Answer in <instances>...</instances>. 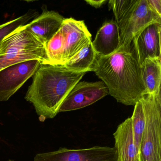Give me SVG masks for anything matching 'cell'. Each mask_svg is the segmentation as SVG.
<instances>
[{
	"mask_svg": "<svg viewBox=\"0 0 161 161\" xmlns=\"http://www.w3.org/2000/svg\"><path fill=\"white\" fill-rule=\"evenodd\" d=\"M92 71L105 84L109 95L118 102L134 106L146 93L132 43L120 47L108 56L97 54Z\"/></svg>",
	"mask_w": 161,
	"mask_h": 161,
	"instance_id": "obj_1",
	"label": "cell"
},
{
	"mask_svg": "<svg viewBox=\"0 0 161 161\" xmlns=\"http://www.w3.org/2000/svg\"><path fill=\"white\" fill-rule=\"evenodd\" d=\"M92 45L97 54L107 56L115 52L120 46L118 25L115 20L106 21L98 31Z\"/></svg>",
	"mask_w": 161,
	"mask_h": 161,
	"instance_id": "obj_12",
	"label": "cell"
},
{
	"mask_svg": "<svg viewBox=\"0 0 161 161\" xmlns=\"http://www.w3.org/2000/svg\"><path fill=\"white\" fill-rule=\"evenodd\" d=\"M61 28L64 35L62 64L64 65L92 39L91 34L83 20H77L72 18L65 19Z\"/></svg>",
	"mask_w": 161,
	"mask_h": 161,
	"instance_id": "obj_9",
	"label": "cell"
},
{
	"mask_svg": "<svg viewBox=\"0 0 161 161\" xmlns=\"http://www.w3.org/2000/svg\"><path fill=\"white\" fill-rule=\"evenodd\" d=\"M64 49V33L61 27L46 46V53L49 64L62 65Z\"/></svg>",
	"mask_w": 161,
	"mask_h": 161,
	"instance_id": "obj_16",
	"label": "cell"
},
{
	"mask_svg": "<svg viewBox=\"0 0 161 161\" xmlns=\"http://www.w3.org/2000/svg\"><path fill=\"white\" fill-rule=\"evenodd\" d=\"M156 22L161 23V16L151 9L147 0H137L128 15L118 24L120 47L130 46L136 36Z\"/></svg>",
	"mask_w": 161,
	"mask_h": 161,
	"instance_id": "obj_5",
	"label": "cell"
},
{
	"mask_svg": "<svg viewBox=\"0 0 161 161\" xmlns=\"http://www.w3.org/2000/svg\"><path fill=\"white\" fill-rule=\"evenodd\" d=\"M108 94V88L102 81L94 82H79L65 99L59 109V113L84 108Z\"/></svg>",
	"mask_w": 161,
	"mask_h": 161,
	"instance_id": "obj_8",
	"label": "cell"
},
{
	"mask_svg": "<svg viewBox=\"0 0 161 161\" xmlns=\"http://www.w3.org/2000/svg\"><path fill=\"white\" fill-rule=\"evenodd\" d=\"M86 73L71 71L63 65L41 64L33 76L25 99L32 103L41 121L53 118L71 89Z\"/></svg>",
	"mask_w": 161,
	"mask_h": 161,
	"instance_id": "obj_2",
	"label": "cell"
},
{
	"mask_svg": "<svg viewBox=\"0 0 161 161\" xmlns=\"http://www.w3.org/2000/svg\"><path fill=\"white\" fill-rule=\"evenodd\" d=\"M130 118L134 140L139 155L145 126V114L140 101L134 105L133 113Z\"/></svg>",
	"mask_w": 161,
	"mask_h": 161,
	"instance_id": "obj_17",
	"label": "cell"
},
{
	"mask_svg": "<svg viewBox=\"0 0 161 161\" xmlns=\"http://www.w3.org/2000/svg\"><path fill=\"white\" fill-rule=\"evenodd\" d=\"M139 101L145 116L139 161H161V93H146Z\"/></svg>",
	"mask_w": 161,
	"mask_h": 161,
	"instance_id": "obj_4",
	"label": "cell"
},
{
	"mask_svg": "<svg viewBox=\"0 0 161 161\" xmlns=\"http://www.w3.org/2000/svg\"><path fill=\"white\" fill-rule=\"evenodd\" d=\"M25 26L18 28L3 40L0 46V70L30 60L49 64L46 46L28 31Z\"/></svg>",
	"mask_w": 161,
	"mask_h": 161,
	"instance_id": "obj_3",
	"label": "cell"
},
{
	"mask_svg": "<svg viewBox=\"0 0 161 161\" xmlns=\"http://www.w3.org/2000/svg\"><path fill=\"white\" fill-rule=\"evenodd\" d=\"M8 161H13V160H8Z\"/></svg>",
	"mask_w": 161,
	"mask_h": 161,
	"instance_id": "obj_22",
	"label": "cell"
},
{
	"mask_svg": "<svg viewBox=\"0 0 161 161\" xmlns=\"http://www.w3.org/2000/svg\"><path fill=\"white\" fill-rule=\"evenodd\" d=\"M41 64L38 60H30L0 70V101H8L33 76Z\"/></svg>",
	"mask_w": 161,
	"mask_h": 161,
	"instance_id": "obj_7",
	"label": "cell"
},
{
	"mask_svg": "<svg viewBox=\"0 0 161 161\" xmlns=\"http://www.w3.org/2000/svg\"><path fill=\"white\" fill-rule=\"evenodd\" d=\"M161 23H152L133 39L132 43L140 66L147 59H161Z\"/></svg>",
	"mask_w": 161,
	"mask_h": 161,
	"instance_id": "obj_10",
	"label": "cell"
},
{
	"mask_svg": "<svg viewBox=\"0 0 161 161\" xmlns=\"http://www.w3.org/2000/svg\"><path fill=\"white\" fill-rule=\"evenodd\" d=\"M86 2L90 4L93 7L96 8H98L101 7L105 3L107 2L106 0H99V1H94V0H86Z\"/></svg>",
	"mask_w": 161,
	"mask_h": 161,
	"instance_id": "obj_21",
	"label": "cell"
},
{
	"mask_svg": "<svg viewBox=\"0 0 161 161\" xmlns=\"http://www.w3.org/2000/svg\"><path fill=\"white\" fill-rule=\"evenodd\" d=\"M137 0H111L108 1L109 8L114 12L118 24L126 16Z\"/></svg>",
	"mask_w": 161,
	"mask_h": 161,
	"instance_id": "obj_19",
	"label": "cell"
},
{
	"mask_svg": "<svg viewBox=\"0 0 161 161\" xmlns=\"http://www.w3.org/2000/svg\"><path fill=\"white\" fill-rule=\"evenodd\" d=\"M97 53L89 40L82 49L69 60L64 65L71 71L77 72L92 71V66L96 59Z\"/></svg>",
	"mask_w": 161,
	"mask_h": 161,
	"instance_id": "obj_15",
	"label": "cell"
},
{
	"mask_svg": "<svg viewBox=\"0 0 161 161\" xmlns=\"http://www.w3.org/2000/svg\"><path fill=\"white\" fill-rule=\"evenodd\" d=\"M147 2L151 9L161 16V0H147Z\"/></svg>",
	"mask_w": 161,
	"mask_h": 161,
	"instance_id": "obj_20",
	"label": "cell"
},
{
	"mask_svg": "<svg viewBox=\"0 0 161 161\" xmlns=\"http://www.w3.org/2000/svg\"><path fill=\"white\" fill-rule=\"evenodd\" d=\"M64 19L57 12L45 10L25 27L46 46L60 30Z\"/></svg>",
	"mask_w": 161,
	"mask_h": 161,
	"instance_id": "obj_11",
	"label": "cell"
},
{
	"mask_svg": "<svg viewBox=\"0 0 161 161\" xmlns=\"http://www.w3.org/2000/svg\"><path fill=\"white\" fill-rule=\"evenodd\" d=\"M114 136L119 161H139V153L133 136L131 118L118 126Z\"/></svg>",
	"mask_w": 161,
	"mask_h": 161,
	"instance_id": "obj_13",
	"label": "cell"
},
{
	"mask_svg": "<svg viewBox=\"0 0 161 161\" xmlns=\"http://www.w3.org/2000/svg\"><path fill=\"white\" fill-rule=\"evenodd\" d=\"M38 13L30 10L27 13L17 18L0 25V46L3 39L8 35L21 26H25L31 19L38 16Z\"/></svg>",
	"mask_w": 161,
	"mask_h": 161,
	"instance_id": "obj_18",
	"label": "cell"
},
{
	"mask_svg": "<svg viewBox=\"0 0 161 161\" xmlns=\"http://www.w3.org/2000/svg\"><path fill=\"white\" fill-rule=\"evenodd\" d=\"M146 93H161V59H148L140 66Z\"/></svg>",
	"mask_w": 161,
	"mask_h": 161,
	"instance_id": "obj_14",
	"label": "cell"
},
{
	"mask_svg": "<svg viewBox=\"0 0 161 161\" xmlns=\"http://www.w3.org/2000/svg\"><path fill=\"white\" fill-rule=\"evenodd\" d=\"M34 161H119L115 147L95 146L72 149L61 148L55 151L37 153Z\"/></svg>",
	"mask_w": 161,
	"mask_h": 161,
	"instance_id": "obj_6",
	"label": "cell"
}]
</instances>
